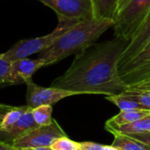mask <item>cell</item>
I'll use <instances>...</instances> for the list:
<instances>
[{
  "instance_id": "6da1fadb",
  "label": "cell",
  "mask_w": 150,
  "mask_h": 150,
  "mask_svg": "<svg viewBox=\"0 0 150 150\" xmlns=\"http://www.w3.org/2000/svg\"><path fill=\"white\" fill-rule=\"evenodd\" d=\"M129 42L115 36L110 41L94 43L76 55L71 66L52 81L51 87L79 95L112 96L123 93L128 86L120 77L118 64Z\"/></svg>"
},
{
  "instance_id": "7a4b0ae2",
  "label": "cell",
  "mask_w": 150,
  "mask_h": 150,
  "mask_svg": "<svg viewBox=\"0 0 150 150\" xmlns=\"http://www.w3.org/2000/svg\"><path fill=\"white\" fill-rule=\"evenodd\" d=\"M113 25V21L106 19L80 21L62 35L49 49L42 51L38 57L44 61L45 66H48L71 54L77 55L96 43L98 38Z\"/></svg>"
},
{
  "instance_id": "3957f363",
  "label": "cell",
  "mask_w": 150,
  "mask_h": 150,
  "mask_svg": "<svg viewBox=\"0 0 150 150\" xmlns=\"http://www.w3.org/2000/svg\"><path fill=\"white\" fill-rule=\"evenodd\" d=\"M78 22L80 21L69 18L58 17V25L50 34L44 36L21 40L2 55L4 57L13 62L20 58L28 57L35 53H41L53 45L62 35Z\"/></svg>"
},
{
  "instance_id": "277c9868",
  "label": "cell",
  "mask_w": 150,
  "mask_h": 150,
  "mask_svg": "<svg viewBox=\"0 0 150 150\" xmlns=\"http://www.w3.org/2000/svg\"><path fill=\"white\" fill-rule=\"evenodd\" d=\"M150 13V0H125L121 2L114 20L116 37L131 40Z\"/></svg>"
},
{
  "instance_id": "5b68a950",
  "label": "cell",
  "mask_w": 150,
  "mask_h": 150,
  "mask_svg": "<svg viewBox=\"0 0 150 150\" xmlns=\"http://www.w3.org/2000/svg\"><path fill=\"white\" fill-rule=\"evenodd\" d=\"M118 71L128 88L150 82V42L133 57L119 66Z\"/></svg>"
},
{
  "instance_id": "8992f818",
  "label": "cell",
  "mask_w": 150,
  "mask_h": 150,
  "mask_svg": "<svg viewBox=\"0 0 150 150\" xmlns=\"http://www.w3.org/2000/svg\"><path fill=\"white\" fill-rule=\"evenodd\" d=\"M62 136H66V133L59 125L57 121L53 118L50 124L39 125L23 137L14 140L11 145L17 149L36 146H50L55 139Z\"/></svg>"
},
{
  "instance_id": "52a82bcc",
  "label": "cell",
  "mask_w": 150,
  "mask_h": 150,
  "mask_svg": "<svg viewBox=\"0 0 150 150\" xmlns=\"http://www.w3.org/2000/svg\"><path fill=\"white\" fill-rule=\"evenodd\" d=\"M51 8L57 17L83 21L93 20V6L91 0H38Z\"/></svg>"
},
{
  "instance_id": "ba28073f",
  "label": "cell",
  "mask_w": 150,
  "mask_h": 150,
  "mask_svg": "<svg viewBox=\"0 0 150 150\" xmlns=\"http://www.w3.org/2000/svg\"><path fill=\"white\" fill-rule=\"evenodd\" d=\"M27 85V105L32 109L36 108L40 105H53L57 102L61 101L69 96L79 95L76 92L65 90L55 87L43 88L36 85L32 81Z\"/></svg>"
},
{
  "instance_id": "9c48e42d",
  "label": "cell",
  "mask_w": 150,
  "mask_h": 150,
  "mask_svg": "<svg viewBox=\"0 0 150 150\" xmlns=\"http://www.w3.org/2000/svg\"><path fill=\"white\" fill-rule=\"evenodd\" d=\"M45 66L42 58L30 59L28 57L20 58L12 62V75L13 85L27 84L32 81V77L36 71Z\"/></svg>"
},
{
  "instance_id": "30bf717a",
  "label": "cell",
  "mask_w": 150,
  "mask_h": 150,
  "mask_svg": "<svg viewBox=\"0 0 150 150\" xmlns=\"http://www.w3.org/2000/svg\"><path fill=\"white\" fill-rule=\"evenodd\" d=\"M150 42V13L143 21L132 38L130 40L129 44L120 57L118 67L125 64L132 57H133L144 46Z\"/></svg>"
},
{
  "instance_id": "8fae6325",
  "label": "cell",
  "mask_w": 150,
  "mask_h": 150,
  "mask_svg": "<svg viewBox=\"0 0 150 150\" xmlns=\"http://www.w3.org/2000/svg\"><path fill=\"white\" fill-rule=\"evenodd\" d=\"M32 110L33 109L29 107V109L12 127L5 131H0V141L11 145L14 140L23 137L38 127L39 125L34 119Z\"/></svg>"
},
{
  "instance_id": "7c38bea8",
  "label": "cell",
  "mask_w": 150,
  "mask_h": 150,
  "mask_svg": "<svg viewBox=\"0 0 150 150\" xmlns=\"http://www.w3.org/2000/svg\"><path fill=\"white\" fill-rule=\"evenodd\" d=\"M94 18L113 21L116 18L121 0H91Z\"/></svg>"
},
{
  "instance_id": "4fadbf2b",
  "label": "cell",
  "mask_w": 150,
  "mask_h": 150,
  "mask_svg": "<svg viewBox=\"0 0 150 150\" xmlns=\"http://www.w3.org/2000/svg\"><path fill=\"white\" fill-rule=\"evenodd\" d=\"M150 115L149 110H120L118 114L112 117L105 123V129L110 127L120 126L125 124L132 123L138 119H140L146 116Z\"/></svg>"
},
{
  "instance_id": "5bb4252c",
  "label": "cell",
  "mask_w": 150,
  "mask_h": 150,
  "mask_svg": "<svg viewBox=\"0 0 150 150\" xmlns=\"http://www.w3.org/2000/svg\"><path fill=\"white\" fill-rule=\"evenodd\" d=\"M110 133L117 134H132V133H143L150 132V115L146 116L140 119L133 121L129 124H125L120 126L106 128Z\"/></svg>"
},
{
  "instance_id": "9a60e30c",
  "label": "cell",
  "mask_w": 150,
  "mask_h": 150,
  "mask_svg": "<svg viewBox=\"0 0 150 150\" xmlns=\"http://www.w3.org/2000/svg\"><path fill=\"white\" fill-rule=\"evenodd\" d=\"M112 146L120 150H150V146L146 143L139 141L126 134H114Z\"/></svg>"
},
{
  "instance_id": "2e32d148",
  "label": "cell",
  "mask_w": 150,
  "mask_h": 150,
  "mask_svg": "<svg viewBox=\"0 0 150 150\" xmlns=\"http://www.w3.org/2000/svg\"><path fill=\"white\" fill-rule=\"evenodd\" d=\"M106 100L114 103L120 110H146L144 107L136 102L132 97L121 93L118 95L106 96Z\"/></svg>"
},
{
  "instance_id": "e0dca14e",
  "label": "cell",
  "mask_w": 150,
  "mask_h": 150,
  "mask_svg": "<svg viewBox=\"0 0 150 150\" xmlns=\"http://www.w3.org/2000/svg\"><path fill=\"white\" fill-rule=\"evenodd\" d=\"M29 109L28 105L25 106H13L7 113L5 115L1 124H0V131H5L12 127L21 117V116Z\"/></svg>"
},
{
  "instance_id": "ac0fdd59",
  "label": "cell",
  "mask_w": 150,
  "mask_h": 150,
  "mask_svg": "<svg viewBox=\"0 0 150 150\" xmlns=\"http://www.w3.org/2000/svg\"><path fill=\"white\" fill-rule=\"evenodd\" d=\"M33 117L38 125H49L52 122V105H40L32 110Z\"/></svg>"
},
{
  "instance_id": "d6986e66",
  "label": "cell",
  "mask_w": 150,
  "mask_h": 150,
  "mask_svg": "<svg viewBox=\"0 0 150 150\" xmlns=\"http://www.w3.org/2000/svg\"><path fill=\"white\" fill-rule=\"evenodd\" d=\"M123 94L132 97L139 104H141L144 109L150 110V89H140L128 88Z\"/></svg>"
},
{
  "instance_id": "ffe728a7",
  "label": "cell",
  "mask_w": 150,
  "mask_h": 150,
  "mask_svg": "<svg viewBox=\"0 0 150 150\" xmlns=\"http://www.w3.org/2000/svg\"><path fill=\"white\" fill-rule=\"evenodd\" d=\"M13 85L12 75V62L0 54V87Z\"/></svg>"
},
{
  "instance_id": "44dd1931",
  "label": "cell",
  "mask_w": 150,
  "mask_h": 150,
  "mask_svg": "<svg viewBox=\"0 0 150 150\" xmlns=\"http://www.w3.org/2000/svg\"><path fill=\"white\" fill-rule=\"evenodd\" d=\"M52 150H77L80 148V142L73 141L67 136L57 138L50 145Z\"/></svg>"
},
{
  "instance_id": "7402d4cb",
  "label": "cell",
  "mask_w": 150,
  "mask_h": 150,
  "mask_svg": "<svg viewBox=\"0 0 150 150\" xmlns=\"http://www.w3.org/2000/svg\"><path fill=\"white\" fill-rule=\"evenodd\" d=\"M104 145L96 142H80V148L82 150H103Z\"/></svg>"
},
{
  "instance_id": "603a6c76",
  "label": "cell",
  "mask_w": 150,
  "mask_h": 150,
  "mask_svg": "<svg viewBox=\"0 0 150 150\" xmlns=\"http://www.w3.org/2000/svg\"><path fill=\"white\" fill-rule=\"evenodd\" d=\"M126 135L132 137L139 141H142L150 146V132H143V133H132V134H126Z\"/></svg>"
},
{
  "instance_id": "cb8c5ba5",
  "label": "cell",
  "mask_w": 150,
  "mask_h": 150,
  "mask_svg": "<svg viewBox=\"0 0 150 150\" xmlns=\"http://www.w3.org/2000/svg\"><path fill=\"white\" fill-rule=\"evenodd\" d=\"M13 106L12 105H7V104H3L0 103V124H1L5 115L7 113V111H9Z\"/></svg>"
},
{
  "instance_id": "d4e9b609",
  "label": "cell",
  "mask_w": 150,
  "mask_h": 150,
  "mask_svg": "<svg viewBox=\"0 0 150 150\" xmlns=\"http://www.w3.org/2000/svg\"><path fill=\"white\" fill-rule=\"evenodd\" d=\"M0 150H18V149L13 147L10 144H6L0 141Z\"/></svg>"
},
{
  "instance_id": "484cf974",
  "label": "cell",
  "mask_w": 150,
  "mask_h": 150,
  "mask_svg": "<svg viewBox=\"0 0 150 150\" xmlns=\"http://www.w3.org/2000/svg\"><path fill=\"white\" fill-rule=\"evenodd\" d=\"M18 150H52L50 146H36V147H27Z\"/></svg>"
},
{
  "instance_id": "4316f807",
  "label": "cell",
  "mask_w": 150,
  "mask_h": 150,
  "mask_svg": "<svg viewBox=\"0 0 150 150\" xmlns=\"http://www.w3.org/2000/svg\"><path fill=\"white\" fill-rule=\"evenodd\" d=\"M133 88H140V89H150V82L148 83H145L142 85H139V86H135V87H132Z\"/></svg>"
},
{
  "instance_id": "83f0119b",
  "label": "cell",
  "mask_w": 150,
  "mask_h": 150,
  "mask_svg": "<svg viewBox=\"0 0 150 150\" xmlns=\"http://www.w3.org/2000/svg\"><path fill=\"white\" fill-rule=\"evenodd\" d=\"M103 150H120L119 148L114 146H108V145H104V147H103Z\"/></svg>"
},
{
  "instance_id": "f1b7e54d",
  "label": "cell",
  "mask_w": 150,
  "mask_h": 150,
  "mask_svg": "<svg viewBox=\"0 0 150 150\" xmlns=\"http://www.w3.org/2000/svg\"><path fill=\"white\" fill-rule=\"evenodd\" d=\"M123 1H125V0H121V2H123ZM121 2H120V3H121ZM119 5H120V4H119Z\"/></svg>"
},
{
  "instance_id": "f546056e",
  "label": "cell",
  "mask_w": 150,
  "mask_h": 150,
  "mask_svg": "<svg viewBox=\"0 0 150 150\" xmlns=\"http://www.w3.org/2000/svg\"><path fill=\"white\" fill-rule=\"evenodd\" d=\"M77 150H82L81 148H79V149H77Z\"/></svg>"
}]
</instances>
